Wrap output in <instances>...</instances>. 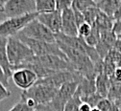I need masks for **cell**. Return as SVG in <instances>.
<instances>
[{
    "label": "cell",
    "mask_w": 121,
    "mask_h": 111,
    "mask_svg": "<svg viewBox=\"0 0 121 111\" xmlns=\"http://www.w3.org/2000/svg\"><path fill=\"white\" fill-rule=\"evenodd\" d=\"M7 56L13 69L31 61V59L35 57L32 50L16 37L8 38Z\"/></svg>",
    "instance_id": "cell-1"
},
{
    "label": "cell",
    "mask_w": 121,
    "mask_h": 111,
    "mask_svg": "<svg viewBox=\"0 0 121 111\" xmlns=\"http://www.w3.org/2000/svg\"><path fill=\"white\" fill-rule=\"evenodd\" d=\"M59 89L43 84L37 82V83L30 89L22 91L20 94V99H31L35 102L38 106L47 105L55 98Z\"/></svg>",
    "instance_id": "cell-2"
},
{
    "label": "cell",
    "mask_w": 121,
    "mask_h": 111,
    "mask_svg": "<svg viewBox=\"0 0 121 111\" xmlns=\"http://www.w3.org/2000/svg\"><path fill=\"white\" fill-rule=\"evenodd\" d=\"M17 38L21 40L23 43H25L30 49L32 50L35 56L40 57V56H47V55H53L60 57L65 60H68L65 55L63 53V51L59 48L57 43H49V42H44L39 40L31 39L21 34H17L16 36Z\"/></svg>",
    "instance_id": "cell-3"
},
{
    "label": "cell",
    "mask_w": 121,
    "mask_h": 111,
    "mask_svg": "<svg viewBox=\"0 0 121 111\" xmlns=\"http://www.w3.org/2000/svg\"><path fill=\"white\" fill-rule=\"evenodd\" d=\"M38 15L39 13L36 12L22 15V16H18V17L7 18L4 22L0 24V37H7V38L16 37L32 20L36 19L38 17Z\"/></svg>",
    "instance_id": "cell-4"
},
{
    "label": "cell",
    "mask_w": 121,
    "mask_h": 111,
    "mask_svg": "<svg viewBox=\"0 0 121 111\" xmlns=\"http://www.w3.org/2000/svg\"><path fill=\"white\" fill-rule=\"evenodd\" d=\"M19 34L35 40L56 43V37L52 32L40 23L37 18L30 22Z\"/></svg>",
    "instance_id": "cell-5"
},
{
    "label": "cell",
    "mask_w": 121,
    "mask_h": 111,
    "mask_svg": "<svg viewBox=\"0 0 121 111\" xmlns=\"http://www.w3.org/2000/svg\"><path fill=\"white\" fill-rule=\"evenodd\" d=\"M3 11L7 18L18 17L36 12L35 0H7Z\"/></svg>",
    "instance_id": "cell-6"
},
{
    "label": "cell",
    "mask_w": 121,
    "mask_h": 111,
    "mask_svg": "<svg viewBox=\"0 0 121 111\" xmlns=\"http://www.w3.org/2000/svg\"><path fill=\"white\" fill-rule=\"evenodd\" d=\"M29 62H35L37 64H39L45 68H47L52 71H76L74 66L68 60H65L60 57L47 55V56H35L31 61Z\"/></svg>",
    "instance_id": "cell-7"
},
{
    "label": "cell",
    "mask_w": 121,
    "mask_h": 111,
    "mask_svg": "<svg viewBox=\"0 0 121 111\" xmlns=\"http://www.w3.org/2000/svg\"><path fill=\"white\" fill-rule=\"evenodd\" d=\"M11 78H13V82H14V84L18 88H20L22 91L30 89L39 81L37 75L33 71L26 68L14 70Z\"/></svg>",
    "instance_id": "cell-8"
},
{
    "label": "cell",
    "mask_w": 121,
    "mask_h": 111,
    "mask_svg": "<svg viewBox=\"0 0 121 111\" xmlns=\"http://www.w3.org/2000/svg\"><path fill=\"white\" fill-rule=\"evenodd\" d=\"M37 19L46 28H48L54 35L60 33V29H62V12H58L57 10L52 12L40 13L38 15Z\"/></svg>",
    "instance_id": "cell-9"
},
{
    "label": "cell",
    "mask_w": 121,
    "mask_h": 111,
    "mask_svg": "<svg viewBox=\"0 0 121 111\" xmlns=\"http://www.w3.org/2000/svg\"><path fill=\"white\" fill-rule=\"evenodd\" d=\"M116 39L117 37L112 32V30L100 33V40L96 45L95 49L102 59H104L105 57L109 54V52L113 49Z\"/></svg>",
    "instance_id": "cell-10"
},
{
    "label": "cell",
    "mask_w": 121,
    "mask_h": 111,
    "mask_svg": "<svg viewBox=\"0 0 121 111\" xmlns=\"http://www.w3.org/2000/svg\"><path fill=\"white\" fill-rule=\"evenodd\" d=\"M60 34H64L68 37H78V26L71 8H68L62 12Z\"/></svg>",
    "instance_id": "cell-11"
},
{
    "label": "cell",
    "mask_w": 121,
    "mask_h": 111,
    "mask_svg": "<svg viewBox=\"0 0 121 111\" xmlns=\"http://www.w3.org/2000/svg\"><path fill=\"white\" fill-rule=\"evenodd\" d=\"M95 78H85L83 77L82 80L79 82L78 88L76 90L75 95H77L80 98L86 97L89 95L96 93L95 87Z\"/></svg>",
    "instance_id": "cell-12"
},
{
    "label": "cell",
    "mask_w": 121,
    "mask_h": 111,
    "mask_svg": "<svg viewBox=\"0 0 121 111\" xmlns=\"http://www.w3.org/2000/svg\"><path fill=\"white\" fill-rule=\"evenodd\" d=\"M7 43L8 38L0 37V66H1L6 73V75L11 78L13 74V68L10 64L8 56H7Z\"/></svg>",
    "instance_id": "cell-13"
},
{
    "label": "cell",
    "mask_w": 121,
    "mask_h": 111,
    "mask_svg": "<svg viewBox=\"0 0 121 111\" xmlns=\"http://www.w3.org/2000/svg\"><path fill=\"white\" fill-rule=\"evenodd\" d=\"M95 3L96 8L101 12L112 18L115 12L121 4V1H118V0H100V1H95Z\"/></svg>",
    "instance_id": "cell-14"
},
{
    "label": "cell",
    "mask_w": 121,
    "mask_h": 111,
    "mask_svg": "<svg viewBox=\"0 0 121 111\" xmlns=\"http://www.w3.org/2000/svg\"><path fill=\"white\" fill-rule=\"evenodd\" d=\"M78 84H79V82H66L63 84L59 88L57 92V96L66 103L76 93Z\"/></svg>",
    "instance_id": "cell-15"
},
{
    "label": "cell",
    "mask_w": 121,
    "mask_h": 111,
    "mask_svg": "<svg viewBox=\"0 0 121 111\" xmlns=\"http://www.w3.org/2000/svg\"><path fill=\"white\" fill-rule=\"evenodd\" d=\"M112 86L110 77H108L106 74L101 73L99 74L95 78V87H96V93L102 98H107L109 90Z\"/></svg>",
    "instance_id": "cell-16"
},
{
    "label": "cell",
    "mask_w": 121,
    "mask_h": 111,
    "mask_svg": "<svg viewBox=\"0 0 121 111\" xmlns=\"http://www.w3.org/2000/svg\"><path fill=\"white\" fill-rule=\"evenodd\" d=\"M113 19L109 17L108 15H106L103 12H99L98 16L95 20V23L93 26H95L100 33L102 32H107V31H112V25H113Z\"/></svg>",
    "instance_id": "cell-17"
},
{
    "label": "cell",
    "mask_w": 121,
    "mask_h": 111,
    "mask_svg": "<svg viewBox=\"0 0 121 111\" xmlns=\"http://www.w3.org/2000/svg\"><path fill=\"white\" fill-rule=\"evenodd\" d=\"M56 11L55 0H36V12L40 13H47Z\"/></svg>",
    "instance_id": "cell-18"
},
{
    "label": "cell",
    "mask_w": 121,
    "mask_h": 111,
    "mask_svg": "<svg viewBox=\"0 0 121 111\" xmlns=\"http://www.w3.org/2000/svg\"><path fill=\"white\" fill-rule=\"evenodd\" d=\"M84 39H85V41H86V43L87 45H89L90 47H94L95 48L96 45L99 42V40H100V32L98 31V29L95 26H92L89 35Z\"/></svg>",
    "instance_id": "cell-19"
},
{
    "label": "cell",
    "mask_w": 121,
    "mask_h": 111,
    "mask_svg": "<svg viewBox=\"0 0 121 111\" xmlns=\"http://www.w3.org/2000/svg\"><path fill=\"white\" fill-rule=\"evenodd\" d=\"M99 12H100V11L96 7H91V8L86 10L85 12H83L85 22H86L89 25L93 26V24L95 23V20H96V18L98 16Z\"/></svg>",
    "instance_id": "cell-20"
},
{
    "label": "cell",
    "mask_w": 121,
    "mask_h": 111,
    "mask_svg": "<svg viewBox=\"0 0 121 111\" xmlns=\"http://www.w3.org/2000/svg\"><path fill=\"white\" fill-rule=\"evenodd\" d=\"M107 98L113 103L120 102L121 101V84L112 85L109 90Z\"/></svg>",
    "instance_id": "cell-21"
},
{
    "label": "cell",
    "mask_w": 121,
    "mask_h": 111,
    "mask_svg": "<svg viewBox=\"0 0 121 111\" xmlns=\"http://www.w3.org/2000/svg\"><path fill=\"white\" fill-rule=\"evenodd\" d=\"M72 7L83 12L91 7H96V3L95 1H91V0H75V1H72Z\"/></svg>",
    "instance_id": "cell-22"
},
{
    "label": "cell",
    "mask_w": 121,
    "mask_h": 111,
    "mask_svg": "<svg viewBox=\"0 0 121 111\" xmlns=\"http://www.w3.org/2000/svg\"><path fill=\"white\" fill-rule=\"evenodd\" d=\"M82 104V101L79 96L74 95V96L66 103L64 111H79V107Z\"/></svg>",
    "instance_id": "cell-23"
},
{
    "label": "cell",
    "mask_w": 121,
    "mask_h": 111,
    "mask_svg": "<svg viewBox=\"0 0 121 111\" xmlns=\"http://www.w3.org/2000/svg\"><path fill=\"white\" fill-rule=\"evenodd\" d=\"M115 69H116V65L114 64V62L109 57H106L103 59V73L106 74L108 77H111Z\"/></svg>",
    "instance_id": "cell-24"
},
{
    "label": "cell",
    "mask_w": 121,
    "mask_h": 111,
    "mask_svg": "<svg viewBox=\"0 0 121 111\" xmlns=\"http://www.w3.org/2000/svg\"><path fill=\"white\" fill-rule=\"evenodd\" d=\"M80 99H81L82 103H87L88 105L91 106L92 108H95V107H97L99 102H100L102 99H104V98H102L100 95H98L97 93H94V94H92V95H89V96L83 97V98H80Z\"/></svg>",
    "instance_id": "cell-25"
},
{
    "label": "cell",
    "mask_w": 121,
    "mask_h": 111,
    "mask_svg": "<svg viewBox=\"0 0 121 111\" xmlns=\"http://www.w3.org/2000/svg\"><path fill=\"white\" fill-rule=\"evenodd\" d=\"M91 28H92L91 25H89L86 22H84L83 24H81L78 27V37H80L82 38H86L89 35L90 31H91Z\"/></svg>",
    "instance_id": "cell-26"
},
{
    "label": "cell",
    "mask_w": 121,
    "mask_h": 111,
    "mask_svg": "<svg viewBox=\"0 0 121 111\" xmlns=\"http://www.w3.org/2000/svg\"><path fill=\"white\" fill-rule=\"evenodd\" d=\"M113 104L114 103L112 102H111L108 98H104L99 102V103L97 105V108L100 111H110L112 109V107L113 106Z\"/></svg>",
    "instance_id": "cell-27"
},
{
    "label": "cell",
    "mask_w": 121,
    "mask_h": 111,
    "mask_svg": "<svg viewBox=\"0 0 121 111\" xmlns=\"http://www.w3.org/2000/svg\"><path fill=\"white\" fill-rule=\"evenodd\" d=\"M72 1L71 0H58L56 1V10L60 12H63L65 10L71 8Z\"/></svg>",
    "instance_id": "cell-28"
},
{
    "label": "cell",
    "mask_w": 121,
    "mask_h": 111,
    "mask_svg": "<svg viewBox=\"0 0 121 111\" xmlns=\"http://www.w3.org/2000/svg\"><path fill=\"white\" fill-rule=\"evenodd\" d=\"M9 111H35V110L32 109V108H30L29 106H27V104L22 100H20L19 102H17L16 104H14Z\"/></svg>",
    "instance_id": "cell-29"
},
{
    "label": "cell",
    "mask_w": 121,
    "mask_h": 111,
    "mask_svg": "<svg viewBox=\"0 0 121 111\" xmlns=\"http://www.w3.org/2000/svg\"><path fill=\"white\" fill-rule=\"evenodd\" d=\"M110 81L112 85L121 84V68H116L113 74L110 77Z\"/></svg>",
    "instance_id": "cell-30"
},
{
    "label": "cell",
    "mask_w": 121,
    "mask_h": 111,
    "mask_svg": "<svg viewBox=\"0 0 121 111\" xmlns=\"http://www.w3.org/2000/svg\"><path fill=\"white\" fill-rule=\"evenodd\" d=\"M11 95H12V92L5 85H3L1 82H0V103L3 102L6 99H8V98H10Z\"/></svg>",
    "instance_id": "cell-31"
},
{
    "label": "cell",
    "mask_w": 121,
    "mask_h": 111,
    "mask_svg": "<svg viewBox=\"0 0 121 111\" xmlns=\"http://www.w3.org/2000/svg\"><path fill=\"white\" fill-rule=\"evenodd\" d=\"M71 9L74 12V16H75V20H76V23H77V26L79 27L81 24H83L85 22V18H84V14L83 12H81L80 11H78L77 9H75L74 7L71 6Z\"/></svg>",
    "instance_id": "cell-32"
},
{
    "label": "cell",
    "mask_w": 121,
    "mask_h": 111,
    "mask_svg": "<svg viewBox=\"0 0 121 111\" xmlns=\"http://www.w3.org/2000/svg\"><path fill=\"white\" fill-rule=\"evenodd\" d=\"M0 82L3 85H5L6 87L9 86V77L6 75V73L4 72V70L1 66H0Z\"/></svg>",
    "instance_id": "cell-33"
},
{
    "label": "cell",
    "mask_w": 121,
    "mask_h": 111,
    "mask_svg": "<svg viewBox=\"0 0 121 111\" xmlns=\"http://www.w3.org/2000/svg\"><path fill=\"white\" fill-rule=\"evenodd\" d=\"M112 32L114 33V35H115L116 37L121 36V19L115 20V21L113 22V25H112Z\"/></svg>",
    "instance_id": "cell-34"
},
{
    "label": "cell",
    "mask_w": 121,
    "mask_h": 111,
    "mask_svg": "<svg viewBox=\"0 0 121 111\" xmlns=\"http://www.w3.org/2000/svg\"><path fill=\"white\" fill-rule=\"evenodd\" d=\"M91 109H92L91 106L88 105L87 103H82V104L79 107V111H91Z\"/></svg>",
    "instance_id": "cell-35"
},
{
    "label": "cell",
    "mask_w": 121,
    "mask_h": 111,
    "mask_svg": "<svg viewBox=\"0 0 121 111\" xmlns=\"http://www.w3.org/2000/svg\"><path fill=\"white\" fill-rule=\"evenodd\" d=\"M112 19H113V21L121 19V4H120V6L118 7L117 11L115 12V13H114V15H113V17H112Z\"/></svg>",
    "instance_id": "cell-36"
},
{
    "label": "cell",
    "mask_w": 121,
    "mask_h": 111,
    "mask_svg": "<svg viewBox=\"0 0 121 111\" xmlns=\"http://www.w3.org/2000/svg\"><path fill=\"white\" fill-rule=\"evenodd\" d=\"M113 49H115L117 52H119V53L121 54V39H120V38H117V39H116Z\"/></svg>",
    "instance_id": "cell-37"
},
{
    "label": "cell",
    "mask_w": 121,
    "mask_h": 111,
    "mask_svg": "<svg viewBox=\"0 0 121 111\" xmlns=\"http://www.w3.org/2000/svg\"><path fill=\"white\" fill-rule=\"evenodd\" d=\"M36 111H51L47 105H40L36 108Z\"/></svg>",
    "instance_id": "cell-38"
},
{
    "label": "cell",
    "mask_w": 121,
    "mask_h": 111,
    "mask_svg": "<svg viewBox=\"0 0 121 111\" xmlns=\"http://www.w3.org/2000/svg\"><path fill=\"white\" fill-rule=\"evenodd\" d=\"M6 19H7V16H6V14H5L3 9L0 10V24H1L2 22H4Z\"/></svg>",
    "instance_id": "cell-39"
},
{
    "label": "cell",
    "mask_w": 121,
    "mask_h": 111,
    "mask_svg": "<svg viewBox=\"0 0 121 111\" xmlns=\"http://www.w3.org/2000/svg\"><path fill=\"white\" fill-rule=\"evenodd\" d=\"M118 108H121V101L120 102H118V103H114Z\"/></svg>",
    "instance_id": "cell-40"
},
{
    "label": "cell",
    "mask_w": 121,
    "mask_h": 111,
    "mask_svg": "<svg viewBox=\"0 0 121 111\" xmlns=\"http://www.w3.org/2000/svg\"><path fill=\"white\" fill-rule=\"evenodd\" d=\"M91 111H100V110H99L97 107H95V108H92V109H91Z\"/></svg>",
    "instance_id": "cell-41"
},
{
    "label": "cell",
    "mask_w": 121,
    "mask_h": 111,
    "mask_svg": "<svg viewBox=\"0 0 121 111\" xmlns=\"http://www.w3.org/2000/svg\"><path fill=\"white\" fill-rule=\"evenodd\" d=\"M119 110H120V111H121V108H119Z\"/></svg>",
    "instance_id": "cell-42"
},
{
    "label": "cell",
    "mask_w": 121,
    "mask_h": 111,
    "mask_svg": "<svg viewBox=\"0 0 121 111\" xmlns=\"http://www.w3.org/2000/svg\"><path fill=\"white\" fill-rule=\"evenodd\" d=\"M35 111H36V110H35Z\"/></svg>",
    "instance_id": "cell-43"
}]
</instances>
